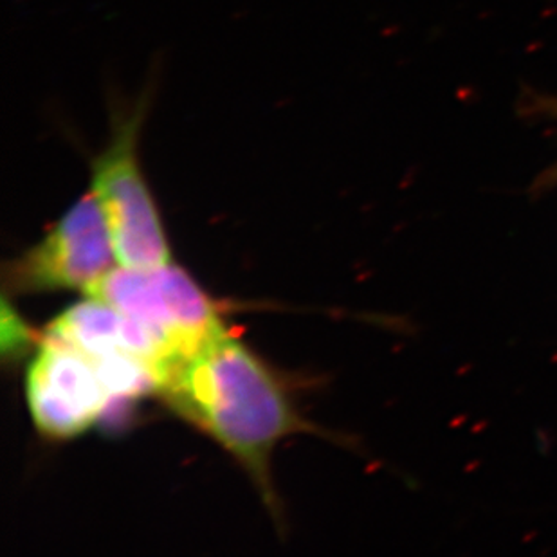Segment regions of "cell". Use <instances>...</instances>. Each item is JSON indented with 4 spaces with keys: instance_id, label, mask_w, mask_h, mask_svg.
<instances>
[{
    "instance_id": "obj_1",
    "label": "cell",
    "mask_w": 557,
    "mask_h": 557,
    "mask_svg": "<svg viewBox=\"0 0 557 557\" xmlns=\"http://www.w3.org/2000/svg\"><path fill=\"white\" fill-rule=\"evenodd\" d=\"M159 397L243 463L263 504L278 516L271 457L285 436L306 432L307 424L248 345L224 326L172 373Z\"/></svg>"
},
{
    "instance_id": "obj_2",
    "label": "cell",
    "mask_w": 557,
    "mask_h": 557,
    "mask_svg": "<svg viewBox=\"0 0 557 557\" xmlns=\"http://www.w3.org/2000/svg\"><path fill=\"white\" fill-rule=\"evenodd\" d=\"M111 101L109 139L90 163V191L106 216L120 265L159 268L172 262V255L137 156L152 90L145 87L134 100L112 96Z\"/></svg>"
},
{
    "instance_id": "obj_3",
    "label": "cell",
    "mask_w": 557,
    "mask_h": 557,
    "mask_svg": "<svg viewBox=\"0 0 557 557\" xmlns=\"http://www.w3.org/2000/svg\"><path fill=\"white\" fill-rule=\"evenodd\" d=\"M85 295L147 326L175 370L224 329L215 301L172 262L152 269L116 265Z\"/></svg>"
},
{
    "instance_id": "obj_4",
    "label": "cell",
    "mask_w": 557,
    "mask_h": 557,
    "mask_svg": "<svg viewBox=\"0 0 557 557\" xmlns=\"http://www.w3.org/2000/svg\"><path fill=\"white\" fill-rule=\"evenodd\" d=\"M117 262L111 232L95 194L84 195L48 237L5 268V287L13 295L95 287Z\"/></svg>"
},
{
    "instance_id": "obj_5",
    "label": "cell",
    "mask_w": 557,
    "mask_h": 557,
    "mask_svg": "<svg viewBox=\"0 0 557 557\" xmlns=\"http://www.w3.org/2000/svg\"><path fill=\"white\" fill-rule=\"evenodd\" d=\"M26 395L38 432L59 441L87 432L116 400L95 358L48 334L27 369Z\"/></svg>"
},
{
    "instance_id": "obj_6",
    "label": "cell",
    "mask_w": 557,
    "mask_h": 557,
    "mask_svg": "<svg viewBox=\"0 0 557 557\" xmlns=\"http://www.w3.org/2000/svg\"><path fill=\"white\" fill-rule=\"evenodd\" d=\"M46 334L96 359H128L148 364L163 379V388L175 370L169 352L147 326L95 298L65 310Z\"/></svg>"
},
{
    "instance_id": "obj_7",
    "label": "cell",
    "mask_w": 557,
    "mask_h": 557,
    "mask_svg": "<svg viewBox=\"0 0 557 557\" xmlns=\"http://www.w3.org/2000/svg\"><path fill=\"white\" fill-rule=\"evenodd\" d=\"M32 331L18 318L16 310L11 309L8 296H5L4 307H2V348H4L5 358L11 354H15L18 358L32 345Z\"/></svg>"
},
{
    "instance_id": "obj_8",
    "label": "cell",
    "mask_w": 557,
    "mask_h": 557,
    "mask_svg": "<svg viewBox=\"0 0 557 557\" xmlns=\"http://www.w3.org/2000/svg\"><path fill=\"white\" fill-rule=\"evenodd\" d=\"M527 111L557 122V98L556 96H531Z\"/></svg>"
}]
</instances>
